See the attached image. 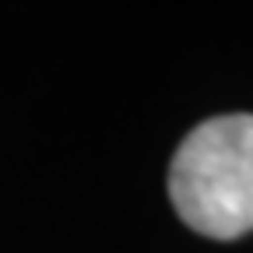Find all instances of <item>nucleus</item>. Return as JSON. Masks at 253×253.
<instances>
[{"label": "nucleus", "mask_w": 253, "mask_h": 253, "mask_svg": "<svg viewBox=\"0 0 253 253\" xmlns=\"http://www.w3.org/2000/svg\"><path fill=\"white\" fill-rule=\"evenodd\" d=\"M169 201L194 232L239 239L253 232V116H211L169 162Z\"/></svg>", "instance_id": "obj_1"}]
</instances>
